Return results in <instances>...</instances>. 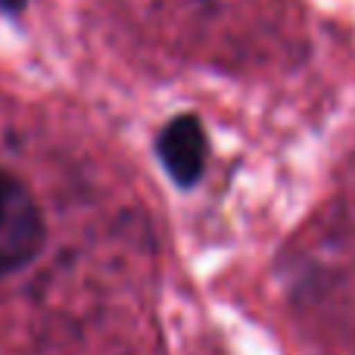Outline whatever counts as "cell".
<instances>
[{
	"label": "cell",
	"mask_w": 355,
	"mask_h": 355,
	"mask_svg": "<svg viewBox=\"0 0 355 355\" xmlns=\"http://www.w3.org/2000/svg\"><path fill=\"white\" fill-rule=\"evenodd\" d=\"M44 240L47 227L35 193L12 172L0 168V277L35 262Z\"/></svg>",
	"instance_id": "6da1fadb"
},
{
	"label": "cell",
	"mask_w": 355,
	"mask_h": 355,
	"mask_svg": "<svg viewBox=\"0 0 355 355\" xmlns=\"http://www.w3.org/2000/svg\"><path fill=\"white\" fill-rule=\"evenodd\" d=\"M156 156L178 187H193L206 172L209 159V141L202 122L193 112H181V116L168 119L166 128L156 137Z\"/></svg>",
	"instance_id": "7a4b0ae2"
},
{
	"label": "cell",
	"mask_w": 355,
	"mask_h": 355,
	"mask_svg": "<svg viewBox=\"0 0 355 355\" xmlns=\"http://www.w3.org/2000/svg\"><path fill=\"white\" fill-rule=\"evenodd\" d=\"M25 3H28V0H0V12H6V16H19V12L25 10Z\"/></svg>",
	"instance_id": "3957f363"
}]
</instances>
